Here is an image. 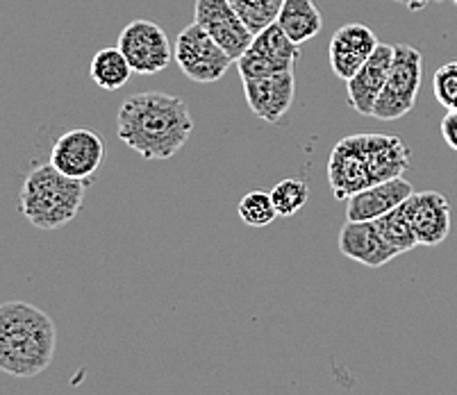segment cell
Returning a JSON list of instances; mask_svg holds the SVG:
<instances>
[{"label":"cell","mask_w":457,"mask_h":395,"mask_svg":"<svg viewBox=\"0 0 457 395\" xmlns=\"http://www.w3.org/2000/svg\"><path fill=\"white\" fill-rule=\"evenodd\" d=\"M194 132V119L180 95L146 91L130 95L116 114V135L144 160H171Z\"/></svg>","instance_id":"6da1fadb"},{"label":"cell","mask_w":457,"mask_h":395,"mask_svg":"<svg viewBox=\"0 0 457 395\" xmlns=\"http://www.w3.org/2000/svg\"><path fill=\"white\" fill-rule=\"evenodd\" d=\"M412 164L410 145L396 135H351L337 141L328 157V182L337 201L380 182L403 177Z\"/></svg>","instance_id":"7a4b0ae2"},{"label":"cell","mask_w":457,"mask_h":395,"mask_svg":"<svg viewBox=\"0 0 457 395\" xmlns=\"http://www.w3.org/2000/svg\"><path fill=\"white\" fill-rule=\"evenodd\" d=\"M55 323L30 302L7 300L0 307V368L12 377H37L53 364Z\"/></svg>","instance_id":"3957f363"},{"label":"cell","mask_w":457,"mask_h":395,"mask_svg":"<svg viewBox=\"0 0 457 395\" xmlns=\"http://www.w3.org/2000/svg\"><path fill=\"white\" fill-rule=\"evenodd\" d=\"M89 180H76L48 164H37L21 186L19 210L37 230L51 232L69 226L85 202Z\"/></svg>","instance_id":"277c9868"},{"label":"cell","mask_w":457,"mask_h":395,"mask_svg":"<svg viewBox=\"0 0 457 395\" xmlns=\"http://www.w3.org/2000/svg\"><path fill=\"white\" fill-rule=\"evenodd\" d=\"M423 80V55L407 44L394 45V62L387 85L373 110V119L398 120L414 110Z\"/></svg>","instance_id":"5b68a950"},{"label":"cell","mask_w":457,"mask_h":395,"mask_svg":"<svg viewBox=\"0 0 457 395\" xmlns=\"http://www.w3.org/2000/svg\"><path fill=\"white\" fill-rule=\"evenodd\" d=\"M178 69L198 85L219 82L232 66V57L198 23H191L176 39Z\"/></svg>","instance_id":"8992f818"},{"label":"cell","mask_w":457,"mask_h":395,"mask_svg":"<svg viewBox=\"0 0 457 395\" xmlns=\"http://www.w3.org/2000/svg\"><path fill=\"white\" fill-rule=\"evenodd\" d=\"M119 48L130 62L132 70L139 76H157L169 69L171 60L176 57V48H171V41L157 26L155 21L137 19L128 23L119 35Z\"/></svg>","instance_id":"52a82bcc"},{"label":"cell","mask_w":457,"mask_h":395,"mask_svg":"<svg viewBox=\"0 0 457 395\" xmlns=\"http://www.w3.org/2000/svg\"><path fill=\"white\" fill-rule=\"evenodd\" d=\"M301 60V45L294 44L278 23L257 32L248 51L237 60V70L244 78H262L294 70Z\"/></svg>","instance_id":"ba28073f"},{"label":"cell","mask_w":457,"mask_h":395,"mask_svg":"<svg viewBox=\"0 0 457 395\" xmlns=\"http://www.w3.org/2000/svg\"><path fill=\"white\" fill-rule=\"evenodd\" d=\"M194 23H198L235 62L255 39V32L244 23L230 0H196Z\"/></svg>","instance_id":"9c48e42d"},{"label":"cell","mask_w":457,"mask_h":395,"mask_svg":"<svg viewBox=\"0 0 457 395\" xmlns=\"http://www.w3.org/2000/svg\"><path fill=\"white\" fill-rule=\"evenodd\" d=\"M105 144L101 135L87 128H76L55 139L51 148V164L64 176L76 180H91L101 169Z\"/></svg>","instance_id":"30bf717a"},{"label":"cell","mask_w":457,"mask_h":395,"mask_svg":"<svg viewBox=\"0 0 457 395\" xmlns=\"http://www.w3.org/2000/svg\"><path fill=\"white\" fill-rule=\"evenodd\" d=\"M244 95L257 119L276 126L294 105V95H296L294 70L262 78H244Z\"/></svg>","instance_id":"8fae6325"},{"label":"cell","mask_w":457,"mask_h":395,"mask_svg":"<svg viewBox=\"0 0 457 395\" xmlns=\"http://www.w3.org/2000/svg\"><path fill=\"white\" fill-rule=\"evenodd\" d=\"M380 45L376 32L364 23H346L337 28L328 44V62L330 69L339 80H351L357 70L367 64L369 57Z\"/></svg>","instance_id":"7c38bea8"},{"label":"cell","mask_w":457,"mask_h":395,"mask_svg":"<svg viewBox=\"0 0 457 395\" xmlns=\"http://www.w3.org/2000/svg\"><path fill=\"white\" fill-rule=\"evenodd\" d=\"M419 245H439L448 239L453 226L451 202L439 191H414L405 201Z\"/></svg>","instance_id":"4fadbf2b"},{"label":"cell","mask_w":457,"mask_h":395,"mask_svg":"<svg viewBox=\"0 0 457 395\" xmlns=\"http://www.w3.org/2000/svg\"><path fill=\"white\" fill-rule=\"evenodd\" d=\"M339 252L369 268H380L401 255L382 236L376 220H346L339 232Z\"/></svg>","instance_id":"5bb4252c"},{"label":"cell","mask_w":457,"mask_h":395,"mask_svg":"<svg viewBox=\"0 0 457 395\" xmlns=\"http://www.w3.org/2000/svg\"><path fill=\"white\" fill-rule=\"evenodd\" d=\"M394 62V45L380 44L367 64L357 70L351 80H346V101L357 114L373 116L376 103L380 98L382 89L387 85L389 70Z\"/></svg>","instance_id":"9a60e30c"},{"label":"cell","mask_w":457,"mask_h":395,"mask_svg":"<svg viewBox=\"0 0 457 395\" xmlns=\"http://www.w3.org/2000/svg\"><path fill=\"white\" fill-rule=\"evenodd\" d=\"M412 193L414 186L405 177H394L369 186L346 201V220H378L401 207Z\"/></svg>","instance_id":"2e32d148"},{"label":"cell","mask_w":457,"mask_h":395,"mask_svg":"<svg viewBox=\"0 0 457 395\" xmlns=\"http://www.w3.org/2000/svg\"><path fill=\"white\" fill-rule=\"evenodd\" d=\"M294 44H305L323 30V16L314 0H285L276 19Z\"/></svg>","instance_id":"e0dca14e"},{"label":"cell","mask_w":457,"mask_h":395,"mask_svg":"<svg viewBox=\"0 0 457 395\" xmlns=\"http://www.w3.org/2000/svg\"><path fill=\"white\" fill-rule=\"evenodd\" d=\"M135 73L128 62V57L123 55L121 48H103L94 55L89 66V76L96 85L105 91H119L128 85L130 76Z\"/></svg>","instance_id":"ac0fdd59"},{"label":"cell","mask_w":457,"mask_h":395,"mask_svg":"<svg viewBox=\"0 0 457 395\" xmlns=\"http://www.w3.org/2000/svg\"><path fill=\"white\" fill-rule=\"evenodd\" d=\"M376 226L380 227L382 236H385L401 255L403 252H410L412 248L419 245L417 235H414L412 230V223H410V216H407L405 202H403L401 207H396V210L389 211V214L380 216V218L376 220Z\"/></svg>","instance_id":"d6986e66"},{"label":"cell","mask_w":457,"mask_h":395,"mask_svg":"<svg viewBox=\"0 0 457 395\" xmlns=\"http://www.w3.org/2000/svg\"><path fill=\"white\" fill-rule=\"evenodd\" d=\"M237 214H239V218H242L248 227L271 226L273 220L278 218V210L276 205H273L271 191H248L242 201H239V205H237Z\"/></svg>","instance_id":"ffe728a7"},{"label":"cell","mask_w":457,"mask_h":395,"mask_svg":"<svg viewBox=\"0 0 457 395\" xmlns=\"http://www.w3.org/2000/svg\"><path fill=\"white\" fill-rule=\"evenodd\" d=\"M273 205H276L278 216L289 218V216L298 214L303 207L310 201V185L298 177H287V180L278 182L271 189Z\"/></svg>","instance_id":"44dd1931"},{"label":"cell","mask_w":457,"mask_h":395,"mask_svg":"<svg viewBox=\"0 0 457 395\" xmlns=\"http://www.w3.org/2000/svg\"><path fill=\"white\" fill-rule=\"evenodd\" d=\"M230 3L239 12L244 23L257 35V32L271 26V23H276L285 0H230Z\"/></svg>","instance_id":"7402d4cb"},{"label":"cell","mask_w":457,"mask_h":395,"mask_svg":"<svg viewBox=\"0 0 457 395\" xmlns=\"http://www.w3.org/2000/svg\"><path fill=\"white\" fill-rule=\"evenodd\" d=\"M432 91L439 105L446 110H457V60L446 62L435 70Z\"/></svg>","instance_id":"603a6c76"},{"label":"cell","mask_w":457,"mask_h":395,"mask_svg":"<svg viewBox=\"0 0 457 395\" xmlns=\"http://www.w3.org/2000/svg\"><path fill=\"white\" fill-rule=\"evenodd\" d=\"M442 136L448 144V148L457 152V110H448L446 116L442 119Z\"/></svg>","instance_id":"cb8c5ba5"},{"label":"cell","mask_w":457,"mask_h":395,"mask_svg":"<svg viewBox=\"0 0 457 395\" xmlns=\"http://www.w3.org/2000/svg\"><path fill=\"white\" fill-rule=\"evenodd\" d=\"M396 3L410 12H423L426 7H430L432 3H444V0H396Z\"/></svg>","instance_id":"d4e9b609"},{"label":"cell","mask_w":457,"mask_h":395,"mask_svg":"<svg viewBox=\"0 0 457 395\" xmlns=\"http://www.w3.org/2000/svg\"><path fill=\"white\" fill-rule=\"evenodd\" d=\"M453 3H455V7H457V0H453Z\"/></svg>","instance_id":"484cf974"}]
</instances>
